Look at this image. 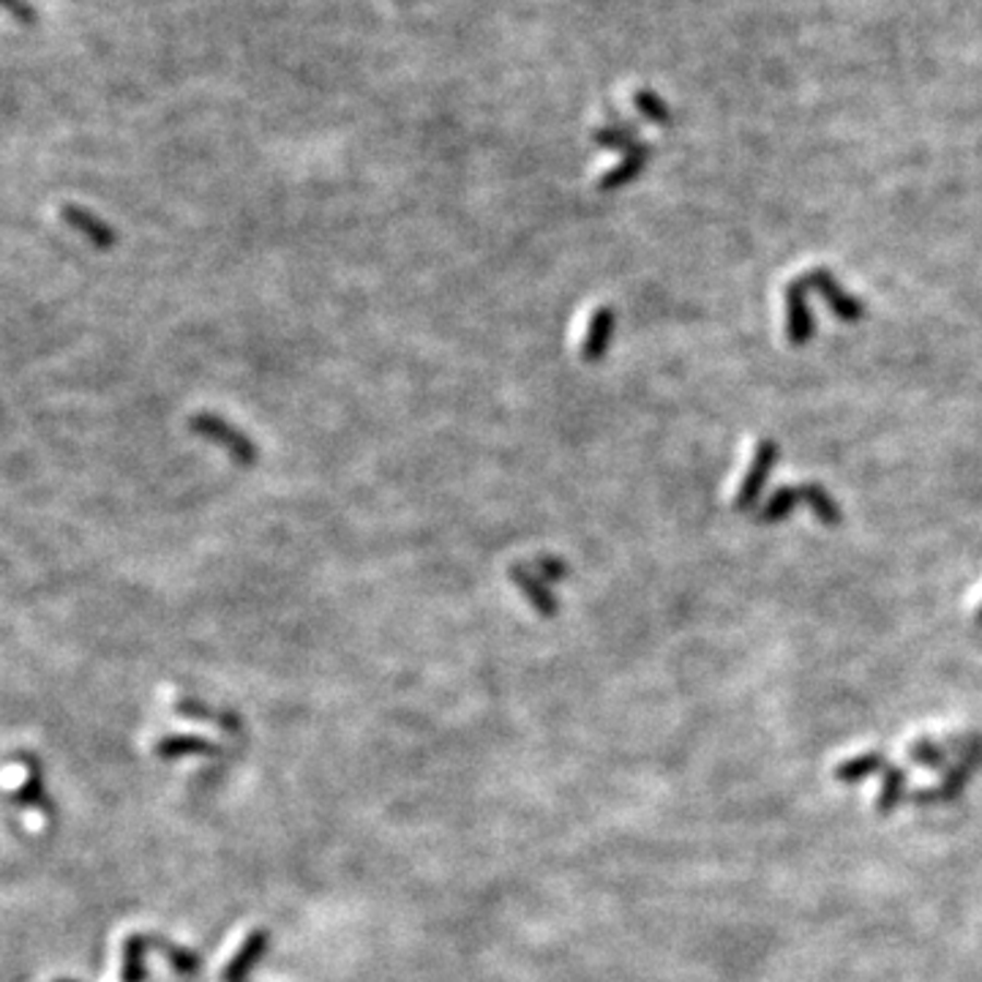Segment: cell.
<instances>
[{"mask_svg": "<svg viewBox=\"0 0 982 982\" xmlns=\"http://www.w3.org/2000/svg\"><path fill=\"white\" fill-rule=\"evenodd\" d=\"M513 578H516L518 587H527L529 598H532L535 609H540V614H551V611H554V600H551L549 595L538 592V584H535L529 576H524V573L518 571V567H516V571H513Z\"/></svg>", "mask_w": 982, "mask_h": 982, "instance_id": "277c9868", "label": "cell"}, {"mask_svg": "<svg viewBox=\"0 0 982 982\" xmlns=\"http://www.w3.org/2000/svg\"><path fill=\"white\" fill-rule=\"evenodd\" d=\"M63 216H65V221L71 224V227L80 229L82 235H87V238H91L96 246H112V238H115L112 229L104 227V224L98 221V218L93 216V213L82 211V207L69 205V207H63Z\"/></svg>", "mask_w": 982, "mask_h": 982, "instance_id": "7a4b0ae2", "label": "cell"}, {"mask_svg": "<svg viewBox=\"0 0 982 982\" xmlns=\"http://www.w3.org/2000/svg\"><path fill=\"white\" fill-rule=\"evenodd\" d=\"M191 429L200 431V434H205L207 440H216L218 445L227 447L229 456H232L235 462H240V464L254 462V456H256L254 445H251V442L246 440L240 431H235L232 426L224 423V420L211 418V415H202V418H196L194 423H191Z\"/></svg>", "mask_w": 982, "mask_h": 982, "instance_id": "6da1fadb", "label": "cell"}, {"mask_svg": "<svg viewBox=\"0 0 982 982\" xmlns=\"http://www.w3.org/2000/svg\"><path fill=\"white\" fill-rule=\"evenodd\" d=\"M611 325H614V314H611L609 309H603L595 314L592 327H589V336H587V342H584V355H587V358H592V360L600 358V352H603L606 342H609V336H611Z\"/></svg>", "mask_w": 982, "mask_h": 982, "instance_id": "3957f363", "label": "cell"}]
</instances>
